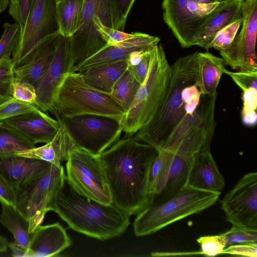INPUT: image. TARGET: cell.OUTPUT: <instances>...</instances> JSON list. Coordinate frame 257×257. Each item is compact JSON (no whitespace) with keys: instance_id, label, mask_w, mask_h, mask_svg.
<instances>
[{"instance_id":"cell-1","label":"cell","mask_w":257,"mask_h":257,"mask_svg":"<svg viewBox=\"0 0 257 257\" xmlns=\"http://www.w3.org/2000/svg\"><path fill=\"white\" fill-rule=\"evenodd\" d=\"M157 154L153 146L127 135L98 155L112 202L130 216L149 205V175Z\"/></svg>"},{"instance_id":"cell-2","label":"cell","mask_w":257,"mask_h":257,"mask_svg":"<svg viewBox=\"0 0 257 257\" xmlns=\"http://www.w3.org/2000/svg\"><path fill=\"white\" fill-rule=\"evenodd\" d=\"M52 211L72 229L101 240L121 235L130 224V216L113 202L102 204L78 193L66 177Z\"/></svg>"},{"instance_id":"cell-3","label":"cell","mask_w":257,"mask_h":257,"mask_svg":"<svg viewBox=\"0 0 257 257\" xmlns=\"http://www.w3.org/2000/svg\"><path fill=\"white\" fill-rule=\"evenodd\" d=\"M198 52L180 57L171 66L169 85L165 100L152 119L136 133L134 138L162 151L177 125L186 114L181 91L196 83Z\"/></svg>"},{"instance_id":"cell-4","label":"cell","mask_w":257,"mask_h":257,"mask_svg":"<svg viewBox=\"0 0 257 257\" xmlns=\"http://www.w3.org/2000/svg\"><path fill=\"white\" fill-rule=\"evenodd\" d=\"M171 68L162 44L152 52L149 70L135 98L122 119L123 131L136 134L150 121L163 104L171 78Z\"/></svg>"},{"instance_id":"cell-5","label":"cell","mask_w":257,"mask_h":257,"mask_svg":"<svg viewBox=\"0 0 257 257\" xmlns=\"http://www.w3.org/2000/svg\"><path fill=\"white\" fill-rule=\"evenodd\" d=\"M220 193L200 190L186 185L172 197L160 203L150 205L137 214L133 224L134 233L137 236L150 235L199 213L214 205Z\"/></svg>"},{"instance_id":"cell-6","label":"cell","mask_w":257,"mask_h":257,"mask_svg":"<svg viewBox=\"0 0 257 257\" xmlns=\"http://www.w3.org/2000/svg\"><path fill=\"white\" fill-rule=\"evenodd\" d=\"M51 113L66 117L95 114L122 119L126 112L110 94L91 86L80 72H73L61 85Z\"/></svg>"},{"instance_id":"cell-7","label":"cell","mask_w":257,"mask_h":257,"mask_svg":"<svg viewBox=\"0 0 257 257\" xmlns=\"http://www.w3.org/2000/svg\"><path fill=\"white\" fill-rule=\"evenodd\" d=\"M66 177L61 165L52 164L46 172L17 191L15 208L28 221L30 233L42 224L47 212L52 211Z\"/></svg>"},{"instance_id":"cell-8","label":"cell","mask_w":257,"mask_h":257,"mask_svg":"<svg viewBox=\"0 0 257 257\" xmlns=\"http://www.w3.org/2000/svg\"><path fill=\"white\" fill-rule=\"evenodd\" d=\"M55 116L62 121L75 146L95 155L117 142L123 131L122 119L95 114Z\"/></svg>"},{"instance_id":"cell-9","label":"cell","mask_w":257,"mask_h":257,"mask_svg":"<svg viewBox=\"0 0 257 257\" xmlns=\"http://www.w3.org/2000/svg\"><path fill=\"white\" fill-rule=\"evenodd\" d=\"M95 17H98L105 26L118 30L114 0H85L79 24L70 37L74 66L96 53L106 45L94 25Z\"/></svg>"},{"instance_id":"cell-10","label":"cell","mask_w":257,"mask_h":257,"mask_svg":"<svg viewBox=\"0 0 257 257\" xmlns=\"http://www.w3.org/2000/svg\"><path fill=\"white\" fill-rule=\"evenodd\" d=\"M223 2L209 5L196 0H163V18L183 48L195 46L202 30Z\"/></svg>"},{"instance_id":"cell-11","label":"cell","mask_w":257,"mask_h":257,"mask_svg":"<svg viewBox=\"0 0 257 257\" xmlns=\"http://www.w3.org/2000/svg\"><path fill=\"white\" fill-rule=\"evenodd\" d=\"M66 163V179L78 193L104 204L112 203L103 167L98 155L75 146Z\"/></svg>"},{"instance_id":"cell-12","label":"cell","mask_w":257,"mask_h":257,"mask_svg":"<svg viewBox=\"0 0 257 257\" xmlns=\"http://www.w3.org/2000/svg\"><path fill=\"white\" fill-rule=\"evenodd\" d=\"M57 3V0H31L26 26L12 52L15 63L46 39L59 33Z\"/></svg>"},{"instance_id":"cell-13","label":"cell","mask_w":257,"mask_h":257,"mask_svg":"<svg viewBox=\"0 0 257 257\" xmlns=\"http://www.w3.org/2000/svg\"><path fill=\"white\" fill-rule=\"evenodd\" d=\"M242 28L230 45L220 51L223 63L241 72H257L255 46L257 33V0L242 4Z\"/></svg>"},{"instance_id":"cell-14","label":"cell","mask_w":257,"mask_h":257,"mask_svg":"<svg viewBox=\"0 0 257 257\" xmlns=\"http://www.w3.org/2000/svg\"><path fill=\"white\" fill-rule=\"evenodd\" d=\"M74 67L70 37L59 34L53 59L36 89L34 105L44 112H52L61 86L66 77L74 72Z\"/></svg>"},{"instance_id":"cell-15","label":"cell","mask_w":257,"mask_h":257,"mask_svg":"<svg viewBox=\"0 0 257 257\" xmlns=\"http://www.w3.org/2000/svg\"><path fill=\"white\" fill-rule=\"evenodd\" d=\"M221 209L232 225L257 228V173L243 175L223 197Z\"/></svg>"},{"instance_id":"cell-16","label":"cell","mask_w":257,"mask_h":257,"mask_svg":"<svg viewBox=\"0 0 257 257\" xmlns=\"http://www.w3.org/2000/svg\"><path fill=\"white\" fill-rule=\"evenodd\" d=\"M160 39L156 36L141 32L132 33V36L120 42L105 45L96 53L80 64L74 66V72H81L89 68L100 65L127 59L133 51L145 50L159 43Z\"/></svg>"},{"instance_id":"cell-17","label":"cell","mask_w":257,"mask_h":257,"mask_svg":"<svg viewBox=\"0 0 257 257\" xmlns=\"http://www.w3.org/2000/svg\"><path fill=\"white\" fill-rule=\"evenodd\" d=\"M51 165L42 160L16 154L0 155V174L15 193L46 172Z\"/></svg>"},{"instance_id":"cell-18","label":"cell","mask_w":257,"mask_h":257,"mask_svg":"<svg viewBox=\"0 0 257 257\" xmlns=\"http://www.w3.org/2000/svg\"><path fill=\"white\" fill-rule=\"evenodd\" d=\"M59 35L46 39L26 57L15 63L14 75L26 79L36 89L53 59Z\"/></svg>"},{"instance_id":"cell-19","label":"cell","mask_w":257,"mask_h":257,"mask_svg":"<svg viewBox=\"0 0 257 257\" xmlns=\"http://www.w3.org/2000/svg\"><path fill=\"white\" fill-rule=\"evenodd\" d=\"M29 139L35 145L50 142L60 124L45 112L38 109L3 120Z\"/></svg>"},{"instance_id":"cell-20","label":"cell","mask_w":257,"mask_h":257,"mask_svg":"<svg viewBox=\"0 0 257 257\" xmlns=\"http://www.w3.org/2000/svg\"><path fill=\"white\" fill-rule=\"evenodd\" d=\"M191 159L170 153L166 168L150 197L149 205L168 200L186 186Z\"/></svg>"},{"instance_id":"cell-21","label":"cell","mask_w":257,"mask_h":257,"mask_svg":"<svg viewBox=\"0 0 257 257\" xmlns=\"http://www.w3.org/2000/svg\"><path fill=\"white\" fill-rule=\"evenodd\" d=\"M186 185L212 192H221L223 189L224 178L210 151L197 153L191 158Z\"/></svg>"},{"instance_id":"cell-22","label":"cell","mask_w":257,"mask_h":257,"mask_svg":"<svg viewBox=\"0 0 257 257\" xmlns=\"http://www.w3.org/2000/svg\"><path fill=\"white\" fill-rule=\"evenodd\" d=\"M71 240L59 223L39 225L32 233L27 257L55 256L70 246Z\"/></svg>"},{"instance_id":"cell-23","label":"cell","mask_w":257,"mask_h":257,"mask_svg":"<svg viewBox=\"0 0 257 257\" xmlns=\"http://www.w3.org/2000/svg\"><path fill=\"white\" fill-rule=\"evenodd\" d=\"M60 126L56 135L49 143L40 147L27 150L16 154L38 159L51 164L61 165L67 160L71 150L75 146L62 121L57 118Z\"/></svg>"},{"instance_id":"cell-24","label":"cell","mask_w":257,"mask_h":257,"mask_svg":"<svg viewBox=\"0 0 257 257\" xmlns=\"http://www.w3.org/2000/svg\"><path fill=\"white\" fill-rule=\"evenodd\" d=\"M244 0H227L223 2L199 34L195 46L209 50L215 35L234 21L242 17V4Z\"/></svg>"},{"instance_id":"cell-25","label":"cell","mask_w":257,"mask_h":257,"mask_svg":"<svg viewBox=\"0 0 257 257\" xmlns=\"http://www.w3.org/2000/svg\"><path fill=\"white\" fill-rule=\"evenodd\" d=\"M198 75L196 83L201 95L212 96L225 68L222 58L209 52H198Z\"/></svg>"},{"instance_id":"cell-26","label":"cell","mask_w":257,"mask_h":257,"mask_svg":"<svg viewBox=\"0 0 257 257\" xmlns=\"http://www.w3.org/2000/svg\"><path fill=\"white\" fill-rule=\"evenodd\" d=\"M127 69V59H124L92 67L80 72L91 86L110 94L114 85Z\"/></svg>"},{"instance_id":"cell-27","label":"cell","mask_w":257,"mask_h":257,"mask_svg":"<svg viewBox=\"0 0 257 257\" xmlns=\"http://www.w3.org/2000/svg\"><path fill=\"white\" fill-rule=\"evenodd\" d=\"M0 223L13 234L16 244L28 248L32 233L28 221L13 206L1 203Z\"/></svg>"},{"instance_id":"cell-28","label":"cell","mask_w":257,"mask_h":257,"mask_svg":"<svg viewBox=\"0 0 257 257\" xmlns=\"http://www.w3.org/2000/svg\"><path fill=\"white\" fill-rule=\"evenodd\" d=\"M85 0H61L57 3L59 33L70 37L79 24Z\"/></svg>"},{"instance_id":"cell-29","label":"cell","mask_w":257,"mask_h":257,"mask_svg":"<svg viewBox=\"0 0 257 257\" xmlns=\"http://www.w3.org/2000/svg\"><path fill=\"white\" fill-rule=\"evenodd\" d=\"M35 147V145L21 133L0 121V155L17 154Z\"/></svg>"},{"instance_id":"cell-30","label":"cell","mask_w":257,"mask_h":257,"mask_svg":"<svg viewBox=\"0 0 257 257\" xmlns=\"http://www.w3.org/2000/svg\"><path fill=\"white\" fill-rule=\"evenodd\" d=\"M140 85L127 69L114 85L110 94L121 104L125 112L131 105Z\"/></svg>"},{"instance_id":"cell-31","label":"cell","mask_w":257,"mask_h":257,"mask_svg":"<svg viewBox=\"0 0 257 257\" xmlns=\"http://www.w3.org/2000/svg\"><path fill=\"white\" fill-rule=\"evenodd\" d=\"M14 66L12 58L0 60V104L13 97Z\"/></svg>"},{"instance_id":"cell-32","label":"cell","mask_w":257,"mask_h":257,"mask_svg":"<svg viewBox=\"0 0 257 257\" xmlns=\"http://www.w3.org/2000/svg\"><path fill=\"white\" fill-rule=\"evenodd\" d=\"M4 33L0 39V60L11 58V55L16 46L21 35L18 23L4 24Z\"/></svg>"},{"instance_id":"cell-33","label":"cell","mask_w":257,"mask_h":257,"mask_svg":"<svg viewBox=\"0 0 257 257\" xmlns=\"http://www.w3.org/2000/svg\"><path fill=\"white\" fill-rule=\"evenodd\" d=\"M219 235L226 246L243 242L257 243V228L232 225L229 230Z\"/></svg>"},{"instance_id":"cell-34","label":"cell","mask_w":257,"mask_h":257,"mask_svg":"<svg viewBox=\"0 0 257 257\" xmlns=\"http://www.w3.org/2000/svg\"><path fill=\"white\" fill-rule=\"evenodd\" d=\"M242 22V16L217 32L210 44L209 49L213 48L220 51L229 47L236 36Z\"/></svg>"},{"instance_id":"cell-35","label":"cell","mask_w":257,"mask_h":257,"mask_svg":"<svg viewBox=\"0 0 257 257\" xmlns=\"http://www.w3.org/2000/svg\"><path fill=\"white\" fill-rule=\"evenodd\" d=\"M36 109L34 104L13 97L0 104V121Z\"/></svg>"},{"instance_id":"cell-36","label":"cell","mask_w":257,"mask_h":257,"mask_svg":"<svg viewBox=\"0 0 257 257\" xmlns=\"http://www.w3.org/2000/svg\"><path fill=\"white\" fill-rule=\"evenodd\" d=\"M170 153L165 151H158V154L151 167L149 175V192L150 197L166 168Z\"/></svg>"},{"instance_id":"cell-37","label":"cell","mask_w":257,"mask_h":257,"mask_svg":"<svg viewBox=\"0 0 257 257\" xmlns=\"http://www.w3.org/2000/svg\"><path fill=\"white\" fill-rule=\"evenodd\" d=\"M13 96L22 101L33 104L37 96L36 89L26 79L15 75Z\"/></svg>"},{"instance_id":"cell-38","label":"cell","mask_w":257,"mask_h":257,"mask_svg":"<svg viewBox=\"0 0 257 257\" xmlns=\"http://www.w3.org/2000/svg\"><path fill=\"white\" fill-rule=\"evenodd\" d=\"M197 242L200 246V254L206 256L221 254L226 247L219 234L200 236L197 239Z\"/></svg>"},{"instance_id":"cell-39","label":"cell","mask_w":257,"mask_h":257,"mask_svg":"<svg viewBox=\"0 0 257 257\" xmlns=\"http://www.w3.org/2000/svg\"><path fill=\"white\" fill-rule=\"evenodd\" d=\"M94 23L101 38L107 45L120 42L132 36V34H127L105 26L98 17L94 19Z\"/></svg>"},{"instance_id":"cell-40","label":"cell","mask_w":257,"mask_h":257,"mask_svg":"<svg viewBox=\"0 0 257 257\" xmlns=\"http://www.w3.org/2000/svg\"><path fill=\"white\" fill-rule=\"evenodd\" d=\"M31 6V0H18L10 2L9 13L19 24L21 33L23 31L28 17Z\"/></svg>"},{"instance_id":"cell-41","label":"cell","mask_w":257,"mask_h":257,"mask_svg":"<svg viewBox=\"0 0 257 257\" xmlns=\"http://www.w3.org/2000/svg\"><path fill=\"white\" fill-rule=\"evenodd\" d=\"M224 73L231 78L242 92L250 87L257 88V72H231L225 69Z\"/></svg>"},{"instance_id":"cell-42","label":"cell","mask_w":257,"mask_h":257,"mask_svg":"<svg viewBox=\"0 0 257 257\" xmlns=\"http://www.w3.org/2000/svg\"><path fill=\"white\" fill-rule=\"evenodd\" d=\"M222 254L250 257L257 256V243L243 242L226 246Z\"/></svg>"},{"instance_id":"cell-43","label":"cell","mask_w":257,"mask_h":257,"mask_svg":"<svg viewBox=\"0 0 257 257\" xmlns=\"http://www.w3.org/2000/svg\"><path fill=\"white\" fill-rule=\"evenodd\" d=\"M135 0H114L115 12L118 30L124 29L127 16Z\"/></svg>"},{"instance_id":"cell-44","label":"cell","mask_w":257,"mask_h":257,"mask_svg":"<svg viewBox=\"0 0 257 257\" xmlns=\"http://www.w3.org/2000/svg\"><path fill=\"white\" fill-rule=\"evenodd\" d=\"M155 46L152 47L146 52L142 60L138 65L135 67H127V70L135 76L140 84L144 81L147 74L152 50Z\"/></svg>"},{"instance_id":"cell-45","label":"cell","mask_w":257,"mask_h":257,"mask_svg":"<svg viewBox=\"0 0 257 257\" xmlns=\"http://www.w3.org/2000/svg\"><path fill=\"white\" fill-rule=\"evenodd\" d=\"M242 99L243 107L241 115L256 111L257 107V88L250 87L243 91Z\"/></svg>"},{"instance_id":"cell-46","label":"cell","mask_w":257,"mask_h":257,"mask_svg":"<svg viewBox=\"0 0 257 257\" xmlns=\"http://www.w3.org/2000/svg\"><path fill=\"white\" fill-rule=\"evenodd\" d=\"M0 202L15 208L16 193L12 187L0 174Z\"/></svg>"},{"instance_id":"cell-47","label":"cell","mask_w":257,"mask_h":257,"mask_svg":"<svg viewBox=\"0 0 257 257\" xmlns=\"http://www.w3.org/2000/svg\"><path fill=\"white\" fill-rule=\"evenodd\" d=\"M150 48L145 50H136L132 52L128 55L127 58V67H132L138 65L142 60L146 52Z\"/></svg>"},{"instance_id":"cell-48","label":"cell","mask_w":257,"mask_h":257,"mask_svg":"<svg viewBox=\"0 0 257 257\" xmlns=\"http://www.w3.org/2000/svg\"><path fill=\"white\" fill-rule=\"evenodd\" d=\"M8 247L11 250L13 256L27 257V248L18 245L14 242H9Z\"/></svg>"},{"instance_id":"cell-49","label":"cell","mask_w":257,"mask_h":257,"mask_svg":"<svg viewBox=\"0 0 257 257\" xmlns=\"http://www.w3.org/2000/svg\"><path fill=\"white\" fill-rule=\"evenodd\" d=\"M243 123L247 126H253L257 121V113L254 111L241 115Z\"/></svg>"},{"instance_id":"cell-50","label":"cell","mask_w":257,"mask_h":257,"mask_svg":"<svg viewBox=\"0 0 257 257\" xmlns=\"http://www.w3.org/2000/svg\"><path fill=\"white\" fill-rule=\"evenodd\" d=\"M9 241L4 236L0 235V253L5 252L8 249Z\"/></svg>"},{"instance_id":"cell-51","label":"cell","mask_w":257,"mask_h":257,"mask_svg":"<svg viewBox=\"0 0 257 257\" xmlns=\"http://www.w3.org/2000/svg\"><path fill=\"white\" fill-rule=\"evenodd\" d=\"M200 4L209 5L214 3H220L225 2L227 0H196Z\"/></svg>"},{"instance_id":"cell-52","label":"cell","mask_w":257,"mask_h":257,"mask_svg":"<svg viewBox=\"0 0 257 257\" xmlns=\"http://www.w3.org/2000/svg\"><path fill=\"white\" fill-rule=\"evenodd\" d=\"M10 2V0H0V13L7 9Z\"/></svg>"},{"instance_id":"cell-53","label":"cell","mask_w":257,"mask_h":257,"mask_svg":"<svg viewBox=\"0 0 257 257\" xmlns=\"http://www.w3.org/2000/svg\"><path fill=\"white\" fill-rule=\"evenodd\" d=\"M18 0H10V2H12V3H14V2H16L17 1H18Z\"/></svg>"},{"instance_id":"cell-54","label":"cell","mask_w":257,"mask_h":257,"mask_svg":"<svg viewBox=\"0 0 257 257\" xmlns=\"http://www.w3.org/2000/svg\"><path fill=\"white\" fill-rule=\"evenodd\" d=\"M57 2H58V1H61V0H57Z\"/></svg>"}]
</instances>
